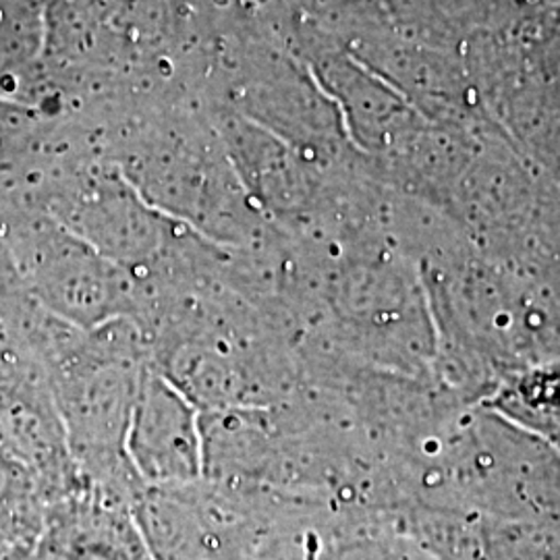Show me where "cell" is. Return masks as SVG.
<instances>
[{
  "label": "cell",
  "instance_id": "1",
  "mask_svg": "<svg viewBox=\"0 0 560 560\" xmlns=\"http://www.w3.org/2000/svg\"><path fill=\"white\" fill-rule=\"evenodd\" d=\"M150 365L138 322L117 318L85 330L44 372L85 486L133 506L145 486L127 457V432Z\"/></svg>",
  "mask_w": 560,
  "mask_h": 560
},
{
  "label": "cell",
  "instance_id": "2",
  "mask_svg": "<svg viewBox=\"0 0 560 560\" xmlns=\"http://www.w3.org/2000/svg\"><path fill=\"white\" fill-rule=\"evenodd\" d=\"M25 291L60 320L94 330L136 316V284L101 252L75 243H50L21 270Z\"/></svg>",
  "mask_w": 560,
  "mask_h": 560
},
{
  "label": "cell",
  "instance_id": "3",
  "mask_svg": "<svg viewBox=\"0 0 560 560\" xmlns=\"http://www.w3.org/2000/svg\"><path fill=\"white\" fill-rule=\"evenodd\" d=\"M127 457L145 488L203 480L201 411L152 365L133 407Z\"/></svg>",
  "mask_w": 560,
  "mask_h": 560
},
{
  "label": "cell",
  "instance_id": "4",
  "mask_svg": "<svg viewBox=\"0 0 560 560\" xmlns=\"http://www.w3.org/2000/svg\"><path fill=\"white\" fill-rule=\"evenodd\" d=\"M32 555L36 560H156L136 509L88 486L48 511Z\"/></svg>",
  "mask_w": 560,
  "mask_h": 560
},
{
  "label": "cell",
  "instance_id": "5",
  "mask_svg": "<svg viewBox=\"0 0 560 560\" xmlns=\"http://www.w3.org/2000/svg\"><path fill=\"white\" fill-rule=\"evenodd\" d=\"M48 511L50 504L38 480L0 446V552L32 548Z\"/></svg>",
  "mask_w": 560,
  "mask_h": 560
},
{
  "label": "cell",
  "instance_id": "6",
  "mask_svg": "<svg viewBox=\"0 0 560 560\" xmlns=\"http://www.w3.org/2000/svg\"><path fill=\"white\" fill-rule=\"evenodd\" d=\"M4 345V335H2V328H0V347Z\"/></svg>",
  "mask_w": 560,
  "mask_h": 560
}]
</instances>
